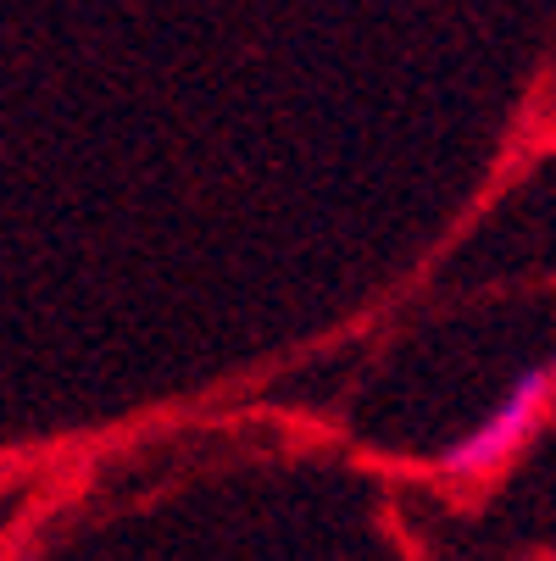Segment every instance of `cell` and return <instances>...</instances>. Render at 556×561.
Instances as JSON below:
<instances>
[{
  "label": "cell",
  "mask_w": 556,
  "mask_h": 561,
  "mask_svg": "<svg viewBox=\"0 0 556 561\" xmlns=\"http://www.w3.org/2000/svg\"><path fill=\"white\" fill-rule=\"evenodd\" d=\"M551 394H556V362L529 367V373L501 394V407H496L479 428H473L462 445H451V450L440 456V472H445V478H462V484L501 472V467L534 439V428H540V417H545V407H551Z\"/></svg>",
  "instance_id": "cell-1"
}]
</instances>
